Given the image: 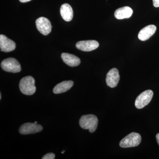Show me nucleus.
<instances>
[{
    "label": "nucleus",
    "mask_w": 159,
    "mask_h": 159,
    "mask_svg": "<svg viewBox=\"0 0 159 159\" xmlns=\"http://www.w3.org/2000/svg\"><path fill=\"white\" fill-rule=\"evenodd\" d=\"M98 124V119L95 115H84L80 119V127L83 129H89L90 133H93L96 130Z\"/></svg>",
    "instance_id": "1"
},
{
    "label": "nucleus",
    "mask_w": 159,
    "mask_h": 159,
    "mask_svg": "<svg viewBox=\"0 0 159 159\" xmlns=\"http://www.w3.org/2000/svg\"><path fill=\"white\" fill-rule=\"evenodd\" d=\"M20 90L28 96L33 95L36 91L35 80L31 76H27L21 80L19 83Z\"/></svg>",
    "instance_id": "2"
},
{
    "label": "nucleus",
    "mask_w": 159,
    "mask_h": 159,
    "mask_svg": "<svg viewBox=\"0 0 159 159\" xmlns=\"http://www.w3.org/2000/svg\"><path fill=\"white\" fill-rule=\"evenodd\" d=\"M142 141V137L140 134L132 132L120 141L119 145L123 148H130L138 146Z\"/></svg>",
    "instance_id": "3"
},
{
    "label": "nucleus",
    "mask_w": 159,
    "mask_h": 159,
    "mask_svg": "<svg viewBox=\"0 0 159 159\" xmlns=\"http://www.w3.org/2000/svg\"><path fill=\"white\" fill-rule=\"evenodd\" d=\"M3 70L10 73H17L21 70L20 65L15 58L10 57L4 60L1 63Z\"/></svg>",
    "instance_id": "4"
},
{
    "label": "nucleus",
    "mask_w": 159,
    "mask_h": 159,
    "mask_svg": "<svg viewBox=\"0 0 159 159\" xmlns=\"http://www.w3.org/2000/svg\"><path fill=\"white\" fill-rule=\"evenodd\" d=\"M153 93L151 90H147L143 92L137 97L135 102V105L138 109L144 108L148 105L152 99Z\"/></svg>",
    "instance_id": "5"
},
{
    "label": "nucleus",
    "mask_w": 159,
    "mask_h": 159,
    "mask_svg": "<svg viewBox=\"0 0 159 159\" xmlns=\"http://www.w3.org/2000/svg\"><path fill=\"white\" fill-rule=\"evenodd\" d=\"M35 24L38 31L43 35H48L51 32L52 26L48 19L44 17L39 18L36 20Z\"/></svg>",
    "instance_id": "6"
},
{
    "label": "nucleus",
    "mask_w": 159,
    "mask_h": 159,
    "mask_svg": "<svg viewBox=\"0 0 159 159\" xmlns=\"http://www.w3.org/2000/svg\"><path fill=\"white\" fill-rule=\"evenodd\" d=\"M42 125L36 123H26L23 124L19 129L20 133L23 135L36 134L42 131Z\"/></svg>",
    "instance_id": "7"
},
{
    "label": "nucleus",
    "mask_w": 159,
    "mask_h": 159,
    "mask_svg": "<svg viewBox=\"0 0 159 159\" xmlns=\"http://www.w3.org/2000/svg\"><path fill=\"white\" fill-rule=\"evenodd\" d=\"M120 76L116 68L111 69L107 74L106 81L107 84L111 88L116 87L119 83Z\"/></svg>",
    "instance_id": "8"
},
{
    "label": "nucleus",
    "mask_w": 159,
    "mask_h": 159,
    "mask_svg": "<svg viewBox=\"0 0 159 159\" xmlns=\"http://www.w3.org/2000/svg\"><path fill=\"white\" fill-rule=\"evenodd\" d=\"M99 43L96 40L80 41L76 43V47L78 50L89 52L96 50L99 47Z\"/></svg>",
    "instance_id": "9"
},
{
    "label": "nucleus",
    "mask_w": 159,
    "mask_h": 159,
    "mask_svg": "<svg viewBox=\"0 0 159 159\" xmlns=\"http://www.w3.org/2000/svg\"><path fill=\"white\" fill-rule=\"evenodd\" d=\"M15 43L9 39L6 35H0V48L1 51L5 52H11L16 48Z\"/></svg>",
    "instance_id": "10"
},
{
    "label": "nucleus",
    "mask_w": 159,
    "mask_h": 159,
    "mask_svg": "<svg viewBox=\"0 0 159 159\" xmlns=\"http://www.w3.org/2000/svg\"><path fill=\"white\" fill-rule=\"evenodd\" d=\"M156 30V26L154 25L146 26L140 31L138 34V38L142 41L147 40L155 34Z\"/></svg>",
    "instance_id": "11"
},
{
    "label": "nucleus",
    "mask_w": 159,
    "mask_h": 159,
    "mask_svg": "<svg viewBox=\"0 0 159 159\" xmlns=\"http://www.w3.org/2000/svg\"><path fill=\"white\" fill-rule=\"evenodd\" d=\"M61 57L65 63L70 66H77L80 64V59L74 54L63 53L61 54Z\"/></svg>",
    "instance_id": "12"
},
{
    "label": "nucleus",
    "mask_w": 159,
    "mask_h": 159,
    "mask_svg": "<svg viewBox=\"0 0 159 159\" xmlns=\"http://www.w3.org/2000/svg\"><path fill=\"white\" fill-rule=\"evenodd\" d=\"M60 14L64 20L67 22L72 20L74 16V12L71 6L68 4H63L60 8Z\"/></svg>",
    "instance_id": "13"
},
{
    "label": "nucleus",
    "mask_w": 159,
    "mask_h": 159,
    "mask_svg": "<svg viewBox=\"0 0 159 159\" xmlns=\"http://www.w3.org/2000/svg\"><path fill=\"white\" fill-rule=\"evenodd\" d=\"M133 11L128 6L122 7L117 9L115 12V16L117 19L122 20L130 18L132 15Z\"/></svg>",
    "instance_id": "14"
},
{
    "label": "nucleus",
    "mask_w": 159,
    "mask_h": 159,
    "mask_svg": "<svg viewBox=\"0 0 159 159\" xmlns=\"http://www.w3.org/2000/svg\"><path fill=\"white\" fill-rule=\"evenodd\" d=\"M73 85L74 82L72 80L62 81L54 87L53 89V93L56 94L65 93L69 90Z\"/></svg>",
    "instance_id": "15"
},
{
    "label": "nucleus",
    "mask_w": 159,
    "mask_h": 159,
    "mask_svg": "<svg viewBox=\"0 0 159 159\" xmlns=\"http://www.w3.org/2000/svg\"><path fill=\"white\" fill-rule=\"evenodd\" d=\"M55 155L53 153H48L46 154L42 157V159H55Z\"/></svg>",
    "instance_id": "16"
},
{
    "label": "nucleus",
    "mask_w": 159,
    "mask_h": 159,
    "mask_svg": "<svg viewBox=\"0 0 159 159\" xmlns=\"http://www.w3.org/2000/svg\"><path fill=\"white\" fill-rule=\"evenodd\" d=\"M153 1V5L156 8L159 7V0H152Z\"/></svg>",
    "instance_id": "17"
},
{
    "label": "nucleus",
    "mask_w": 159,
    "mask_h": 159,
    "mask_svg": "<svg viewBox=\"0 0 159 159\" xmlns=\"http://www.w3.org/2000/svg\"><path fill=\"white\" fill-rule=\"evenodd\" d=\"M20 2L22 3H26L28 2H30L31 0H19Z\"/></svg>",
    "instance_id": "18"
},
{
    "label": "nucleus",
    "mask_w": 159,
    "mask_h": 159,
    "mask_svg": "<svg viewBox=\"0 0 159 159\" xmlns=\"http://www.w3.org/2000/svg\"><path fill=\"white\" fill-rule=\"evenodd\" d=\"M156 139L157 142L158 144L159 145V133L157 134L156 135Z\"/></svg>",
    "instance_id": "19"
},
{
    "label": "nucleus",
    "mask_w": 159,
    "mask_h": 159,
    "mask_svg": "<svg viewBox=\"0 0 159 159\" xmlns=\"http://www.w3.org/2000/svg\"><path fill=\"white\" fill-rule=\"evenodd\" d=\"M2 99V94H1V93H0V99Z\"/></svg>",
    "instance_id": "20"
},
{
    "label": "nucleus",
    "mask_w": 159,
    "mask_h": 159,
    "mask_svg": "<svg viewBox=\"0 0 159 159\" xmlns=\"http://www.w3.org/2000/svg\"><path fill=\"white\" fill-rule=\"evenodd\" d=\"M65 152V151L64 150L63 151L61 152V153H64V152Z\"/></svg>",
    "instance_id": "21"
},
{
    "label": "nucleus",
    "mask_w": 159,
    "mask_h": 159,
    "mask_svg": "<svg viewBox=\"0 0 159 159\" xmlns=\"http://www.w3.org/2000/svg\"><path fill=\"white\" fill-rule=\"evenodd\" d=\"M34 123H36V124H37V122H34Z\"/></svg>",
    "instance_id": "22"
}]
</instances>
